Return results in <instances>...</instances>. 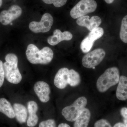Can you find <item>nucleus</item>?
I'll use <instances>...</instances> for the list:
<instances>
[{"instance_id": "5", "label": "nucleus", "mask_w": 127, "mask_h": 127, "mask_svg": "<svg viewBox=\"0 0 127 127\" xmlns=\"http://www.w3.org/2000/svg\"><path fill=\"white\" fill-rule=\"evenodd\" d=\"M97 6L94 0H81L71 10L70 14L73 18L76 19L95 11Z\"/></svg>"}, {"instance_id": "23", "label": "nucleus", "mask_w": 127, "mask_h": 127, "mask_svg": "<svg viewBox=\"0 0 127 127\" xmlns=\"http://www.w3.org/2000/svg\"><path fill=\"white\" fill-rule=\"evenodd\" d=\"M94 127H112L111 124L106 119L97 120L94 124Z\"/></svg>"}, {"instance_id": "25", "label": "nucleus", "mask_w": 127, "mask_h": 127, "mask_svg": "<svg viewBox=\"0 0 127 127\" xmlns=\"http://www.w3.org/2000/svg\"><path fill=\"white\" fill-rule=\"evenodd\" d=\"M121 115L123 117L124 119H127V108L123 107L122 108L120 111Z\"/></svg>"}, {"instance_id": "2", "label": "nucleus", "mask_w": 127, "mask_h": 127, "mask_svg": "<svg viewBox=\"0 0 127 127\" xmlns=\"http://www.w3.org/2000/svg\"><path fill=\"white\" fill-rule=\"evenodd\" d=\"M5 60L3 68L6 79L10 83L18 84L22 79V76L18 67V58L15 54L9 53L5 57Z\"/></svg>"}, {"instance_id": "18", "label": "nucleus", "mask_w": 127, "mask_h": 127, "mask_svg": "<svg viewBox=\"0 0 127 127\" xmlns=\"http://www.w3.org/2000/svg\"><path fill=\"white\" fill-rule=\"evenodd\" d=\"M0 112L9 118L13 119L15 117L13 107L10 103L4 98H0Z\"/></svg>"}, {"instance_id": "30", "label": "nucleus", "mask_w": 127, "mask_h": 127, "mask_svg": "<svg viewBox=\"0 0 127 127\" xmlns=\"http://www.w3.org/2000/svg\"><path fill=\"white\" fill-rule=\"evenodd\" d=\"M2 0H0V7L2 5Z\"/></svg>"}, {"instance_id": "26", "label": "nucleus", "mask_w": 127, "mask_h": 127, "mask_svg": "<svg viewBox=\"0 0 127 127\" xmlns=\"http://www.w3.org/2000/svg\"><path fill=\"white\" fill-rule=\"evenodd\" d=\"M113 127H126L124 124L122 123H118L115 124Z\"/></svg>"}, {"instance_id": "12", "label": "nucleus", "mask_w": 127, "mask_h": 127, "mask_svg": "<svg viewBox=\"0 0 127 127\" xmlns=\"http://www.w3.org/2000/svg\"><path fill=\"white\" fill-rule=\"evenodd\" d=\"M72 37V34L70 32H62L61 30L57 29L53 32V35L48 38L47 42L51 45L55 46L62 41L70 40Z\"/></svg>"}, {"instance_id": "4", "label": "nucleus", "mask_w": 127, "mask_h": 127, "mask_svg": "<svg viewBox=\"0 0 127 127\" xmlns=\"http://www.w3.org/2000/svg\"><path fill=\"white\" fill-rule=\"evenodd\" d=\"M87 103L86 98L80 97L71 105L64 107L62 110V114L68 122H75L86 108Z\"/></svg>"}, {"instance_id": "29", "label": "nucleus", "mask_w": 127, "mask_h": 127, "mask_svg": "<svg viewBox=\"0 0 127 127\" xmlns=\"http://www.w3.org/2000/svg\"><path fill=\"white\" fill-rule=\"evenodd\" d=\"M124 124H125L126 127H127V119H124Z\"/></svg>"}, {"instance_id": "27", "label": "nucleus", "mask_w": 127, "mask_h": 127, "mask_svg": "<svg viewBox=\"0 0 127 127\" xmlns=\"http://www.w3.org/2000/svg\"><path fill=\"white\" fill-rule=\"evenodd\" d=\"M58 127H70V125H68V124L66 123H62L58 125Z\"/></svg>"}, {"instance_id": "15", "label": "nucleus", "mask_w": 127, "mask_h": 127, "mask_svg": "<svg viewBox=\"0 0 127 127\" xmlns=\"http://www.w3.org/2000/svg\"><path fill=\"white\" fill-rule=\"evenodd\" d=\"M116 91V95L118 100H127V77L124 76L120 77Z\"/></svg>"}, {"instance_id": "8", "label": "nucleus", "mask_w": 127, "mask_h": 127, "mask_svg": "<svg viewBox=\"0 0 127 127\" xmlns=\"http://www.w3.org/2000/svg\"><path fill=\"white\" fill-rule=\"evenodd\" d=\"M104 34V30L101 27H98L91 31L88 35L86 37L80 45L82 51L87 53L92 48L94 42L102 37Z\"/></svg>"}, {"instance_id": "7", "label": "nucleus", "mask_w": 127, "mask_h": 127, "mask_svg": "<svg viewBox=\"0 0 127 127\" xmlns=\"http://www.w3.org/2000/svg\"><path fill=\"white\" fill-rule=\"evenodd\" d=\"M53 22L52 16L49 13H45L42 16L40 21L31 22L29 25V28L35 33L47 32L51 30Z\"/></svg>"}, {"instance_id": "11", "label": "nucleus", "mask_w": 127, "mask_h": 127, "mask_svg": "<svg viewBox=\"0 0 127 127\" xmlns=\"http://www.w3.org/2000/svg\"><path fill=\"white\" fill-rule=\"evenodd\" d=\"M101 22V19L97 16H93L91 19L89 16H84L78 18L76 21L78 26L86 28L90 31L98 27Z\"/></svg>"}, {"instance_id": "13", "label": "nucleus", "mask_w": 127, "mask_h": 127, "mask_svg": "<svg viewBox=\"0 0 127 127\" xmlns=\"http://www.w3.org/2000/svg\"><path fill=\"white\" fill-rule=\"evenodd\" d=\"M69 71L68 68L63 67L59 69L57 73L54 78V83L58 88L63 89L68 84Z\"/></svg>"}, {"instance_id": "16", "label": "nucleus", "mask_w": 127, "mask_h": 127, "mask_svg": "<svg viewBox=\"0 0 127 127\" xmlns=\"http://www.w3.org/2000/svg\"><path fill=\"white\" fill-rule=\"evenodd\" d=\"M15 117L20 124L26 123L27 118V110L23 104L15 103L13 104Z\"/></svg>"}, {"instance_id": "3", "label": "nucleus", "mask_w": 127, "mask_h": 127, "mask_svg": "<svg viewBox=\"0 0 127 127\" xmlns=\"http://www.w3.org/2000/svg\"><path fill=\"white\" fill-rule=\"evenodd\" d=\"M120 77V72L117 67H113L107 68L97 81L98 91L100 93L106 92L118 83Z\"/></svg>"}, {"instance_id": "19", "label": "nucleus", "mask_w": 127, "mask_h": 127, "mask_svg": "<svg viewBox=\"0 0 127 127\" xmlns=\"http://www.w3.org/2000/svg\"><path fill=\"white\" fill-rule=\"evenodd\" d=\"M81 82V78L79 73L73 69L69 70L68 84L71 87H76L79 85Z\"/></svg>"}, {"instance_id": "20", "label": "nucleus", "mask_w": 127, "mask_h": 127, "mask_svg": "<svg viewBox=\"0 0 127 127\" xmlns=\"http://www.w3.org/2000/svg\"><path fill=\"white\" fill-rule=\"evenodd\" d=\"M120 37L123 42L127 43V15L124 17L122 20Z\"/></svg>"}, {"instance_id": "9", "label": "nucleus", "mask_w": 127, "mask_h": 127, "mask_svg": "<svg viewBox=\"0 0 127 127\" xmlns=\"http://www.w3.org/2000/svg\"><path fill=\"white\" fill-rule=\"evenodd\" d=\"M22 12V10L19 6L13 5L9 10L2 11L0 13V22L5 26L9 25L20 17Z\"/></svg>"}, {"instance_id": "10", "label": "nucleus", "mask_w": 127, "mask_h": 127, "mask_svg": "<svg viewBox=\"0 0 127 127\" xmlns=\"http://www.w3.org/2000/svg\"><path fill=\"white\" fill-rule=\"evenodd\" d=\"M34 89L41 102L46 103L49 101L51 90L50 86L47 83L42 81L37 82L34 84Z\"/></svg>"}, {"instance_id": "6", "label": "nucleus", "mask_w": 127, "mask_h": 127, "mask_svg": "<svg viewBox=\"0 0 127 127\" xmlns=\"http://www.w3.org/2000/svg\"><path fill=\"white\" fill-rule=\"evenodd\" d=\"M106 52L102 48H97L86 54L82 59V64L86 68H93L103 61Z\"/></svg>"}, {"instance_id": "22", "label": "nucleus", "mask_w": 127, "mask_h": 127, "mask_svg": "<svg viewBox=\"0 0 127 127\" xmlns=\"http://www.w3.org/2000/svg\"><path fill=\"white\" fill-rule=\"evenodd\" d=\"M39 127H56V124L53 119H48L41 122L39 124Z\"/></svg>"}, {"instance_id": "21", "label": "nucleus", "mask_w": 127, "mask_h": 127, "mask_svg": "<svg viewBox=\"0 0 127 127\" xmlns=\"http://www.w3.org/2000/svg\"><path fill=\"white\" fill-rule=\"evenodd\" d=\"M46 4H53L56 7H59L65 4L67 0H42Z\"/></svg>"}, {"instance_id": "17", "label": "nucleus", "mask_w": 127, "mask_h": 127, "mask_svg": "<svg viewBox=\"0 0 127 127\" xmlns=\"http://www.w3.org/2000/svg\"><path fill=\"white\" fill-rule=\"evenodd\" d=\"M91 118L90 110L85 108L75 121L73 127H88Z\"/></svg>"}, {"instance_id": "28", "label": "nucleus", "mask_w": 127, "mask_h": 127, "mask_svg": "<svg viewBox=\"0 0 127 127\" xmlns=\"http://www.w3.org/2000/svg\"><path fill=\"white\" fill-rule=\"evenodd\" d=\"M104 1L108 4H110L113 2L114 0H104Z\"/></svg>"}, {"instance_id": "14", "label": "nucleus", "mask_w": 127, "mask_h": 127, "mask_svg": "<svg viewBox=\"0 0 127 127\" xmlns=\"http://www.w3.org/2000/svg\"><path fill=\"white\" fill-rule=\"evenodd\" d=\"M27 109L29 116L27 120V125L29 127H34L37 124L38 117L36 114L38 111V105L35 102L30 101L27 104Z\"/></svg>"}, {"instance_id": "1", "label": "nucleus", "mask_w": 127, "mask_h": 127, "mask_svg": "<svg viewBox=\"0 0 127 127\" xmlns=\"http://www.w3.org/2000/svg\"><path fill=\"white\" fill-rule=\"evenodd\" d=\"M28 61L32 64H47L53 58V52L50 48L46 47L41 50L34 44H30L26 51Z\"/></svg>"}, {"instance_id": "24", "label": "nucleus", "mask_w": 127, "mask_h": 127, "mask_svg": "<svg viewBox=\"0 0 127 127\" xmlns=\"http://www.w3.org/2000/svg\"><path fill=\"white\" fill-rule=\"evenodd\" d=\"M5 77L4 71L3 68V63L0 60V88L3 85Z\"/></svg>"}]
</instances>
